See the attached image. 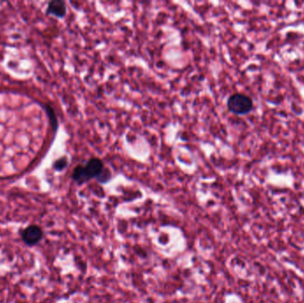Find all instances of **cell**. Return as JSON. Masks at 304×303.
Listing matches in <instances>:
<instances>
[{"instance_id":"8992f818","label":"cell","mask_w":304,"mask_h":303,"mask_svg":"<svg viewBox=\"0 0 304 303\" xmlns=\"http://www.w3.org/2000/svg\"><path fill=\"white\" fill-rule=\"evenodd\" d=\"M69 164V159L67 156H62L60 158L55 160L53 164V167L56 172H62L64 169L67 168Z\"/></svg>"},{"instance_id":"52a82bcc","label":"cell","mask_w":304,"mask_h":303,"mask_svg":"<svg viewBox=\"0 0 304 303\" xmlns=\"http://www.w3.org/2000/svg\"><path fill=\"white\" fill-rule=\"evenodd\" d=\"M301 22H302V23L304 25V20H303V21H301Z\"/></svg>"},{"instance_id":"6da1fadb","label":"cell","mask_w":304,"mask_h":303,"mask_svg":"<svg viewBox=\"0 0 304 303\" xmlns=\"http://www.w3.org/2000/svg\"><path fill=\"white\" fill-rule=\"evenodd\" d=\"M106 169L103 160L99 157H91L85 164H78L73 169L71 173V179L77 184L84 185L93 179L98 180Z\"/></svg>"},{"instance_id":"3957f363","label":"cell","mask_w":304,"mask_h":303,"mask_svg":"<svg viewBox=\"0 0 304 303\" xmlns=\"http://www.w3.org/2000/svg\"><path fill=\"white\" fill-rule=\"evenodd\" d=\"M20 235L21 241L24 243V245L29 247H33L37 246L43 240L45 232L40 226L31 224L22 229Z\"/></svg>"},{"instance_id":"277c9868","label":"cell","mask_w":304,"mask_h":303,"mask_svg":"<svg viewBox=\"0 0 304 303\" xmlns=\"http://www.w3.org/2000/svg\"><path fill=\"white\" fill-rule=\"evenodd\" d=\"M47 15L56 17L59 19H63L67 13V6L64 1L62 0H54L50 1L45 10Z\"/></svg>"},{"instance_id":"5b68a950","label":"cell","mask_w":304,"mask_h":303,"mask_svg":"<svg viewBox=\"0 0 304 303\" xmlns=\"http://www.w3.org/2000/svg\"><path fill=\"white\" fill-rule=\"evenodd\" d=\"M45 113L49 119L50 125L52 127V129L54 131V134L57 132L58 127H59V123H58L57 116L55 114V111L49 104H45L44 105Z\"/></svg>"},{"instance_id":"7a4b0ae2","label":"cell","mask_w":304,"mask_h":303,"mask_svg":"<svg viewBox=\"0 0 304 303\" xmlns=\"http://www.w3.org/2000/svg\"><path fill=\"white\" fill-rule=\"evenodd\" d=\"M227 108L234 115H247L254 110V102L247 94L236 93L228 98Z\"/></svg>"}]
</instances>
